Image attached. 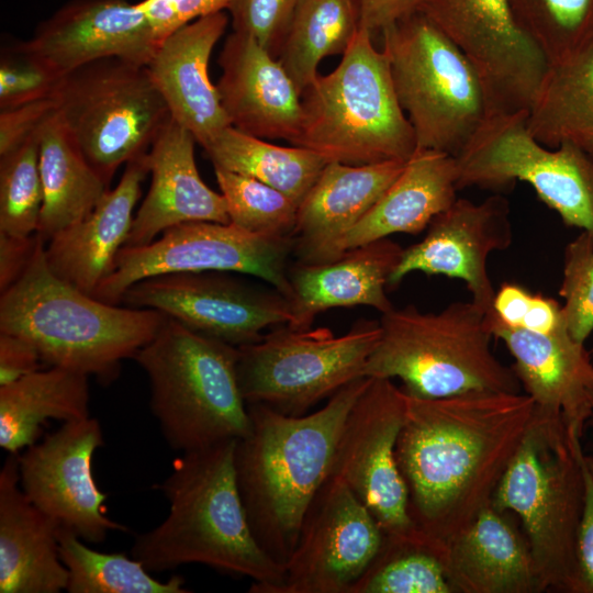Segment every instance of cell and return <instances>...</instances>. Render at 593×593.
Wrapping results in <instances>:
<instances>
[{
    "instance_id": "f35d334b",
    "label": "cell",
    "mask_w": 593,
    "mask_h": 593,
    "mask_svg": "<svg viewBox=\"0 0 593 593\" xmlns=\"http://www.w3.org/2000/svg\"><path fill=\"white\" fill-rule=\"evenodd\" d=\"M522 29L549 63L593 35V0H510Z\"/></svg>"
},
{
    "instance_id": "ee69618b",
    "label": "cell",
    "mask_w": 593,
    "mask_h": 593,
    "mask_svg": "<svg viewBox=\"0 0 593 593\" xmlns=\"http://www.w3.org/2000/svg\"><path fill=\"white\" fill-rule=\"evenodd\" d=\"M231 0H143L138 8L161 43L183 25L227 10Z\"/></svg>"
},
{
    "instance_id": "db71d44e",
    "label": "cell",
    "mask_w": 593,
    "mask_h": 593,
    "mask_svg": "<svg viewBox=\"0 0 593 593\" xmlns=\"http://www.w3.org/2000/svg\"><path fill=\"white\" fill-rule=\"evenodd\" d=\"M592 354H593V348H592Z\"/></svg>"
},
{
    "instance_id": "5b68a950",
    "label": "cell",
    "mask_w": 593,
    "mask_h": 593,
    "mask_svg": "<svg viewBox=\"0 0 593 593\" xmlns=\"http://www.w3.org/2000/svg\"><path fill=\"white\" fill-rule=\"evenodd\" d=\"M379 322L381 336L365 377L400 379L406 394L421 399L521 390L513 368L493 354L488 312L472 300L438 312L409 304L381 314Z\"/></svg>"
},
{
    "instance_id": "74e56055",
    "label": "cell",
    "mask_w": 593,
    "mask_h": 593,
    "mask_svg": "<svg viewBox=\"0 0 593 593\" xmlns=\"http://www.w3.org/2000/svg\"><path fill=\"white\" fill-rule=\"evenodd\" d=\"M213 168L233 225L255 235L293 238L299 204L292 198L255 178Z\"/></svg>"
},
{
    "instance_id": "9a60e30c",
    "label": "cell",
    "mask_w": 593,
    "mask_h": 593,
    "mask_svg": "<svg viewBox=\"0 0 593 593\" xmlns=\"http://www.w3.org/2000/svg\"><path fill=\"white\" fill-rule=\"evenodd\" d=\"M422 13L478 70L490 116L529 110L549 61L519 25L510 0H426Z\"/></svg>"
},
{
    "instance_id": "603a6c76",
    "label": "cell",
    "mask_w": 593,
    "mask_h": 593,
    "mask_svg": "<svg viewBox=\"0 0 593 593\" xmlns=\"http://www.w3.org/2000/svg\"><path fill=\"white\" fill-rule=\"evenodd\" d=\"M227 23L222 11L183 25L161 42L146 65L171 119L202 148L231 126L209 75L212 51Z\"/></svg>"
},
{
    "instance_id": "b9f144b4",
    "label": "cell",
    "mask_w": 593,
    "mask_h": 593,
    "mask_svg": "<svg viewBox=\"0 0 593 593\" xmlns=\"http://www.w3.org/2000/svg\"><path fill=\"white\" fill-rule=\"evenodd\" d=\"M18 45L0 61V110L52 97L61 78Z\"/></svg>"
},
{
    "instance_id": "8fae6325",
    "label": "cell",
    "mask_w": 593,
    "mask_h": 593,
    "mask_svg": "<svg viewBox=\"0 0 593 593\" xmlns=\"http://www.w3.org/2000/svg\"><path fill=\"white\" fill-rule=\"evenodd\" d=\"M380 336V322L374 320L357 321L339 336L327 327H272L257 343L238 347L242 394L247 404L304 415L365 377V366Z\"/></svg>"
},
{
    "instance_id": "11a10c76",
    "label": "cell",
    "mask_w": 593,
    "mask_h": 593,
    "mask_svg": "<svg viewBox=\"0 0 593 593\" xmlns=\"http://www.w3.org/2000/svg\"><path fill=\"white\" fill-rule=\"evenodd\" d=\"M591 155L593 156V153Z\"/></svg>"
},
{
    "instance_id": "4dcf8cb0",
    "label": "cell",
    "mask_w": 593,
    "mask_h": 593,
    "mask_svg": "<svg viewBox=\"0 0 593 593\" xmlns=\"http://www.w3.org/2000/svg\"><path fill=\"white\" fill-rule=\"evenodd\" d=\"M43 205L36 235L46 244L92 212L109 190L54 111L38 127Z\"/></svg>"
},
{
    "instance_id": "83f0119b",
    "label": "cell",
    "mask_w": 593,
    "mask_h": 593,
    "mask_svg": "<svg viewBox=\"0 0 593 593\" xmlns=\"http://www.w3.org/2000/svg\"><path fill=\"white\" fill-rule=\"evenodd\" d=\"M58 524L20 485L18 454L0 470V592L59 593L68 571L58 550Z\"/></svg>"
},
{
    "instance_id": "7a4b0ae2",
    "label": "cell",
    "mask_w": 593,
    "mask_h": 593,
    "mask_svg": "<svg viewBox=\"0 0 593 593\" xmlns=\"http://www.w3.org/2000/svg\"><path fill=\"white\" fill-rule=\"evenodd\" d=\"M368 380L348 383L322 409L301 416L247 404L250 432L237 439L234 452L238 492L258 545L283 567L311 502L329 475L345 419Z\"/></svg>"
},
{
    "instance_id": "816d5d0a",
    "label": "cell",
    "mask_w": 593,
    "mask_h": 593,
    "mask_svg": "<svg viewBox=\"0 0 593 593\" xmlns=\"http://www.w3.org/2000/svg\"><path fill=\"white\" fill-rule=\"evenodd\" d=\"M566 323L562 305L544 294H533L521 327L541 334L555 332Z\"/></svg>"
},
{
    "instance_id": "681fc988",
    "label": "cell",
    "mask_w": 593,
    "mask_h": 593,
    "mask_svg": "<svg viewBox=\"0 0 593 593\" xmlns=\"http://www.w3.org/2000/svg\"><path fill=\"white\" fill-rule=\"evenodd\" d=\"M426 0H360V27L372 35L422 12Z\"/></svg>"
},
{
    "instance_id": "d6a6232c",
    "label": "cell",
    "mask_w": 593,
    "mask_h": 593,
    "mask_svg": "<svg viewBox=\"0 0 593 593\" xmlns=\"http://www.w3.org/2000/svg\"><path fill=\"white\" fill-rule=\"evenodd\" d=\"M89 376L60 367L40 369L0 385V446L19 454L36 443L48 419L64 423L89 415Z\"/></svg>"
},
{
    "instance_id": "5bb4252c",
    "label": "cell",
    "mask_w": 593,
    "mask_h": 593,
    "mask_svg": "<svg viewBox=\"0 0 593 593\" xmlns=\"http://www.w3.org/2000/svg\"><path fill=\"white\" fill-rule=\"evenodd\" d=\"M406 393L391 379L371 378L343 425L328 477L342 480L373 515L387 537L424 535L409 512V492L395 446Z\"/></svg>"
},
{
    "instance_id": "8d00e7d4",
    "label": "cell",
    "mask_w": 593,
    "mask_h": 593,
    "mask_svg": "<svg viewBox=\"0 0 593 593\" xmlns=\"http://www.w3.org/2000/svg\"><path fill=\"white\" fill-rule=\"evenodd\" d=\"M59 556L68 571L69 593H188L184 579L163 582L124 552H101L66 529L58 532Z\"/></svg>"
},
{
    "instance_id": "ba28073f",
    "label": "cell",
    "mask_w": 593,
    "mask_h": 593,
    "mask_svg": "<svg viewBox=\"0 0 593 593\" xmlns=\"http://www.w3.org/2000/svg\"><path fill=\"white\" fill-rule=\"evenodd\" d=\"M337 67L317 75L302 92L303 118L291 143L328 161L367 165L407 160L416 150L383 49L360 27Z\"/></svg>"
},
{
    "instance_id": "60d3db41",
    "label": "cell",
    "mask_w": 593,
    "mask_h": 593,
    "mask_svg": "<svg viewBox=\"0 0 593 593\" xmlns=\"http://www.w3.org/2000/svg\"><path fill=\"white\" fill-rule=\"evenodd\" d=\"M559 294L570 335L584 344L593 332V235L585 231L564 248Z\"/></svg>"
},
{
    "instance_id": "f907efd6",
    "label": "cell",
    "mask_w": 593,
    "mask_h": 593,
    "mask_svg": "<svg viewBox=\"0 0 593 593\" xmlns=\"http://www.w3.org/2000/svg\"><path fill=\"white\" fill-rule=\"evenodd\" d=\"M532 296L533 293L521 284L505 282L494 294L492 313L504 325L521 327Z\"/></svg>"
},
{
    "instance_id": "30bf717a",
    "label": "cell",
    "mask_w": 593,
    "mask_h": 593,
    "mask_svg": "<svg viewBox=\"0 0 593 593\" xmlns=\"http://www.w3.org/2000/svg\"><path fill=\"white\" fill-rule=\"evenodd\" d=\"M53 99L65 128L108 187L121 165L148 153L171 119L147 66L116 57L65 75Z\"/></svg>"
},
{
    "instance_id": "2e32d148",
    "label": "cell",
    "mask_w": 593,
    "mask_h": 593,
    "mask_svg": "<svg viewBox=\"0 0 593 593\" xmlns=\"http://www.w3.org/2000/svg\"><path fill=\"white\" fill-rule=\"evenodd\" d=\"M234 272L166 273L131 286L121 303L157 310L204 336L242 347L257 343L264 331L289 324L288 299L276 289H261Z\"/></svg>"
},
{
    "instance_id": "d4e9b609",
    "label": "cell",
    "mask_w": 593,
    "mask_h": 593,
    "mask_svg": "<svg viewBox=\"0 0 593 593\" xmlns=\"http://www.w3.org/2000/svg\"><path fill=\"white\" fill-rule=\"evenodd\" d=\"M403 249L382 238L349 249L325 262H299L289 268L293 328H310L315 317L334 307L370 306L381 314L393 307L389 279Z\"/></svg>"
},
{
    "instance_id": "ffe728a7",
    "label": "cell",
    "mask_w": 593,
    "mask_h": 593,
    "mask_svg": "<svg viewBox=\"0 0 593 593\" xmlns=\"http://www.w3.org/2000/svg\"><path fill=\"white\" fill-rule=\"evenodd\" d=\"M160 44L137 3L74 0L18 46L65 76L110 57L147 65Z\"/></svg>"
},
{
    "instance_id": "d590c367",
    "label": "cell",
    "mask_w": 593,
    "mask_h": 593,
    "mask_svg": "<svg viewBox=\"0 0 593 593\" xmlns=\"http://www.w3.org/2000/svg\"><path fill=\"white\" fill-rule=\"evenodd\" d=\"M447 547L426 535L384 536L378 555L349 593H451Z\"/></svg>"
},
{
    "instance_id": "7402d4cb",
    "label": "cell",
    "mask_w": 593,
    "mask_h": 593,
    "mask_svg": "<svg viewBox=\"0 0 593 593\" xmlns=\"http://www.w3.org/2000/svg\"><path fill=\"white\" fill-rule=\"evenodd\" d=\"M222 75L216 83L231 125L262 139L299 135L303 109L301 93L278 58L255 38L232 32L219 56Z\"/></svg>"
},
{
    "instance_id": "4fadbf2b",
    "label": "cell",
    "mask_w": 593,
    "mask_h": 593,
    "mask_svg": "<svg viewBox=\"0 0 593 593\" xmlns=\"http://www.w3.org/2000/svg\"><path fill=\"white\" fill-rule=\"evenodd\" d=\"M142 246H123L111 272L91 293L96 299L120 304L134 283L159 275L225 271L259 278L287 299L291 293L289 259L292 237L250 234L217 222H188L166 230Z\"/></svg>"
},
{
    "instance_id": "9c48e42d",
    "label": "cell",
    "mask_w": 593,
    "mask_h": 593,
    "mask_svg": "<svg viewBox=\"0 0 593 593\" xmlns=\"http://www.w3.org/2000/svg\"><path fill=\"white\" fill-rule=\"evenodd\" d=\"M381 34L398 100L415 133L416 149L457 157L490 116L478 70L422 12L398 21Z\"/></svg>"
},
{
    "instance_id": "3957f363",
    "label": "cell",
    "mask_w": 593,
    "mask_h": 593,
    "mask_svg": "<svg viewBox=\"0 0 593 593\" xmlns=\"http://www.w3.org/2000/svg\"><path fill=\"white\" fill-rule=\"evenodd\" d=\"M237 439L182 452L159 484L169 503L157 527L135 537L131 556L152 572L199 563L253 580L251 593H273L284 567L255 539L238 492Z\"/></svg>"
},
{
    "instance_id": "6da1fadb",
    "label": "cell",
    "mask_w": 593,
    "mask_h": 593,
    "mask_svg": "<svg viewBox=\"0 0 593 593\" xmlns=\"http://www.w3.org/2000/svg\"><path fill=\"white\" fill-rule=\"evenodd\" d=\"M534 414V401L519 392L406 394L395 458L424 535L448 546L491 503Z\"/></svg>"
},
{
    "instance_id": "bcb514c9",
    "label": "cell",
    "mask_w": 593,
    "mask_h": 593,
    "mask_svg": "<svg viewBox=\"0 0 593 593\" xmlns=\"http://www.w3.org/2000/svg\"><path fill=\"white\" fill-rule=\"evenodd\" d=\"M581 461L584 478V505L578 535V566L581 593H593V471L584 452Z\"/></svg>"
},
{
    "instance_id": "ac0fdd59",
    "label": "cell",
    "mask_w": 593,
    "mask_h": 593,
    "mask_svg": "<svg viewBox=\"0 0 593 593\" xmlns=\"http://www.w3.org/2000/svg\"><path fill=\"white\" fill-rule=\"evenodd\" d=\"M103 445L99 421L88 417L64 423L18 454L20 485L29 500L88 544L128 530L107 516V494L94 480L93 456Z\"/></svg>"
},
{
    "instance_id": "836d02e7",
    "label": "cell",
    "mask_w": 593,
    "mask_h": 593,
    "mask_svg": "<svg viewBox=\"0 0 593 593\" xmlns=\"http://www.w3.org/2000/svg\"><path fill=\"white\" fill-rule=\"evenodd\" d=\"M213 167L255 178L292 198L304 199L328 160L301 146H278L232 125L203 147Z\"/></svg>"
},
{
    "instance_id": "cb8c5ba5",
    "label": "cell",
    "mask_w": 593,
    "mask_h": 593,
    "mask_svg": "<svg viewBox=\"0 0 593 593\" xmlns=\"http://www.w3.org/2000/svg\"><path fill=\"white\" fill-rule=\"evenodd\" d=\"M195 142L172 119L158 133L147 153L149 189L134 215L124 246L149 244L160 233L182 223H231L224 197L200 177L194 159Z\"/></svg>"
},
{
    "instance_id": "7c38bea8",
    "label": "cell",
    "mask_w": 593,
    "mask_h": 593,
    "mask_svg": "<svg viewBox=\"0 0 593 593\" xmlns=\"http://www.w3.org/2000/svg\"><path fill=\"white\" fill-rule=\"evenodd\" d=\"M527 115L486 119L456 157L458 189L527 182L567 226L593 235V156L573 143L542 145L528 131Z\"/></svg>"
},
{
    "instance_id": "7dc6e473",
    "label": "cell",
    "mask_w": 593,
    "mask_h": 593,
    "mask_svg": "<svg viewBox=\"0 0 593 593\" xmlns=\"http://www.w3.org/2000/svg\"><path fill=\"white\" fill-rule=\"evenodd\" d=\"M43 365L37 349L26 339L0 332V385L19 380Z\"/></svg>"
},
{
    "instance_id": "f546056e",
    "label": "cell",
    "mask_w": 593,
    "mask_h": 593,
    "mask_svg": "<svg viewBox=\"0 0 593 593\" xmlns=\"http://www.w3.org/2000/svg\"><path fill=\"white\" fill-rule=\"evenodd\" d=\"M447 570L455 592L545 591L527 538L491 503L448 542Z\"/></svg>"
},
{
    "instance_id": "f5cc1de1",
    "label": "cell",
    "mask_w": 593,
    "mask_h": 593,
    "mask_svg": "<svg viewBox=\"0 0 593 593\" xmlns=\"http://www.w3.org/2000/svg\"><path fill=\"white\" fill-rule=\"evenodd\" d=\"M591 405H592V415H591V418H590V423L593 425V390L591 392ZM588 461H589V465L593 471V458L591 457H588Z\"/></svg>"
},
{
    "instance_id": "f6af8a7d",
    "label": "cell",
    "mask_w": 593,
    "mask_h": 593,
    "mask_svg": "<svg viewBox=\"0 0 593 593\" xmlns=\"http://www.w3.org/2000/svg\"><path fill=\"white\" fill-rule=\"evenodd\" d=\"M54 111L53 96L0 110V156L15 149L35 134Z\"/></svg>"
},
{
    "instance_id": "c3c4849f",
    "label": "cell",
    "mask_w": 593,
    "mask_h": 593,
    "mask_svg": "<svg viewBox=\"0 0 593 593\" xmlns=\"http://www.w3.org/2000/svg\"><path fill=\"white\" fill-rule=\"evenodd\" d=\"M42 240L36 234L16 236L0 232V291L15 283L32 261Z\"/></svg>"
},
{
    "instance_id": "44dd1931",
    "label": "cell",
    "mask_w": 593,
    "mask_h": 593,
    "mask_svg": "<svg viewBox=\"0 0 593 593\" xmlns=\"http://www.w3.org/2000/svg\"><path fill=\"white\" fill-rule=\"evenodd\" d=\"M492 334L514 358L521 387L537 412L564 424L582 438L592 415L593 363L584 344L577 342L566 323L549 334L501 323L488 313Z\"/></svg>"
},
{
    "instance_id": "4316f807",
    "label": "cell",
    "mask_w": 593,
    "mask_h": 593,
    "mask_svg": "<svg viewBox=\"0 0 593 593\" xmlns=\"http://www.w3.org/2000/svg\"><path fill=\"white\" fill-rule=\"evenodd\" d=\"M148 174L147 154L130 160L120 182L90 214L45 244L46 264L57 278L91 294L111 272L131 232L134 208Z\"/></svg>"
},
{
    "instance_id": "f1b7e54d",
    "label": "cell",
    "mask_w": 593,
    "mask_h": 593,
    "mask_svg": "<svg viewBox=\"0 0 593 593\" xmlns=\"http://www.w3.org/2000/svg\"><path fill=\"white\" fill-rule=\"evenodd\" d=\"M458 178L455 156L416 149L378 202L335 244L326 261L392 234L423 232L457 200Z\"/></svg>"
},
{
    "instance_id": "277c9868",
    "label": "cell",
    "mask_w": 593,
    "mask_h": 593,
    "mask_svg": "<svg viewBox=\"0 0 593 593\" xmlns=\"http://www.w3.org/2000/svg\"><path fill=\"white\" fill-rule=\"evenodd\" d=\"M41 242L20 279L0 296V332L20 336L44 365L111 383L121 362L132 358L159 331L167 315L102 302L57 278Z\"/></svg>"
},
{
    "instance_id": "e575fe53",
    "label": "cell",
    "mask_w": 593,
    "mask_h": 593,
    "mask_svg": "<svg viewBox=\"0 0 593 593\" xmlns=\"http://www.w3.org/2000/svg\"><path fill=\"white\" fill-rule=\"evenodd\" d=\"M360 29V0H301L278 60L302 92L316 78L321 60L343 55Z\"/></svg>"
},
{
    "instance_id": "d6986e66",
    "label": "cell",
    "mask_w": 593,
    "mask_h": 593,
    "mask_svg": "<svg viewBox=\"0 0 593 593\" xmlns=\"http://www.w3.org/2000/svg\"><path fill=\"white\" fill-rule=\"evenodd\" d=\"M512 239L511 208L505 197L493 194L479 203L457 198L430 222L422 240L403 249L389 287L398 286L412 272L459 279L471 300L490 313L495 291L488 259L492 253L507 249Z\"/></svg>"
},
{
    "instance_id": "ab89813d",
    "label": "cell",
    "mask_w": 593,
    "mask_h": 593,
    "mask_svg": "<svg viewBox=\"0 0 593 593\" xmlns=\"http://www.w3.org/2000/svg\"><path fill=\"white\" fill-rule=\"evenodd\" d=\"M43 205L37 132L0 156V232L36 234Z\"/></svg>"
},
{
    "instance_id": "8992f818",
    "label": "cell",
    "mask_w": 593,
    "mask_h": 593,
    "mask_svg": "<svg viewBox=\"0 0 593 593\" xmlns=\"http://www.w3.org/2000/svg\"><path fill=\"white\" fill-rule=\"evenodd\" d=\"M133 359L148 377L152 413L171 449L182 454L249 434L238 347L167 317Z\"/></svg>"
},
{
    "instance_id": "7bdbcfd3",
    "label": "cell",
    "mask_w": 593,
    "mask_h": 593,
    "mask_svg": "<svg viewBox=\"0 0 593 593\" xmlns=\"http://www.w3.org/2000/svg\"><path fill=\"white\" fill-rule=\"evenodd\" d=\"M301 0H231L233 31L255 38L278 58Z\"/></svg>"
},
{
    "instance_id": "484cf974",
    "label": "cell",
    "mask_w": 593,
    "mask_h": 593,
    "mask_svg": "<svg viewBox=\"0 0 593 593\" xmlns=\"http://www.w3.org/2000/svg\"><path fill=\"white\" fill-rule=\"evenodd\" d=\"M405 163L328 161L299 204L293 234V255L298 261H326L335 244L378 202L403 171Z\"/></svg>"
},
{
    "instance_id": "52a82bcc",
    "label": "cell",
    "mask_w": 593,
    "mask_h": 593,
    "mask_svg": "<svg viewBox=\"0 0 593 593\" xmlns=\"http://www.w3.org/2000/svg\"><path fill=\"white\" fill-rule=\"evenodd\" d=\"M581 438L535 409L491 501L522 522L546 590L581 593L578 535L584 505Z\"/></svg>"
},
{
    "instance_id": "e0dca14e",
    "label": "cell",
    "mask_w": 593,
    "mask_h": 593,
    "mask_svg": "<svg viewBox=\"0 0 593 593\" xmlns=\"http://www.w3.org/2000/svg\"><path fill=\"white\" fill-rule=\"evenodd\" d=\"M383 541L365 504L342 480L328 477L306 511L273 593H349Z\"/></svg>"
},
{
    "instance_id": "1f68e13d",
    "label": "cell",
    "mask_w": 593,
    "mask_h": 593,
    "mask_svg": "<svg viewBox=\"0 0 593 593\" xmlns=\"http://www.w3.org/2000/svg\"><path fill=\"white\" fill-rule=\"evenodd\" d=\"M527 127L539 143H573L593 153V35L548 68L528 110Z\"/></svg>"
}]
</instances>
